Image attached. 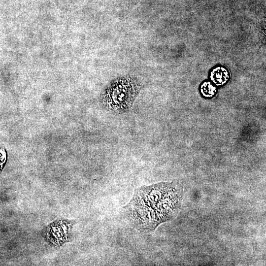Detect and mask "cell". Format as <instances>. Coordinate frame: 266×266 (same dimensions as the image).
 <instances>
[{
    "label": "cell",
    "mask_w": 266,
    "mask_h": 266,
    "mask_svg": "<svg viewBox=\"0 0 266 266\" xmlns=\"http://www.w3.org/2000/svg\"><path fill=\"white\" fill-rule=\"evenodd\" d=\"M141 88L135 79L122 77L113 80L104 91L102 102L109 111L123 113L132 107Z\"/></svg>",
    "instance_id": "cell-1"
},
{
    "label": "cell",
    "mask_w": 266,
    "mask_h": 266,
    "mask_svg": "<svg viewBox=\"0 0 266 266\" xmlns=\"http://www.w3.org/2000/svg\"><path fill=\"white\" fill-rule=\"evenodd\" d=\"M120 214L131 227L140 232H152L160 225L153 208L132 199Z\"/></svg>",
    "instance_id": "cell-2"
},
{
    "label": "cell",
    "mask_w": 266,
    "mask_h": 266,
    "mask_svg": "<svg viewBox=\"0 0 266 266\" xmlns=\"http://www.w3.org/2000/svg\"><path fill=\"white\" fill-rule=\"evenodd\" d=\"M183 197L182 186L175 182L154 208L156 216L160 224L169 221L176 217L181 208Z\"/></svg>",
    "instance_id": "cell-3"
},
{
    "label": "cell",
    "mask_w": 266,
    "mask_h": 266,
    "mask_svg": "<svg viewBox=\"0 0 266 266\" xmlns=\"http://www.w3.org/2000/svg\"><path fill=\"white\" fill-rule=\"evenodd\" d=\"M175 182H162L143 185L134 191L132 200L154 209L157 203L168 192Z\"/></svg>",
    "instance_id": "cell-4"
},
{
    "label": "cell",
    "mask_w": 266,
    "mask_h": 266,
    "mask_svg": "<svg viewBox=\"0 0 266 266\" xmlns=\"http://www.w3.org/2000/svg\"><path fill=\"white\" fill-rule=\"evenodd\" d=\"M62 221L54 223L49 226L46 230L47 237L54 243H62L69 239L71 229L73 225L72 221H64L63 225L60 229Z\"/></svg>",
    "instance_id": "cell-5"
},
{
    "label": "cell",
    "mask_w": 266,
    "mask_h": 266,
    "mask_svg": "<svg viewBox=\"0 0 266 266\" xmlns=\"http://www.w3.org/2000/svg\"><path fill=\"white\" fill-rule=\"evenodd\" d=\"M227 77L228 73L223 68H216L211 73V78L216 84L224 83L227 80Z\"/></svg>",
    "instance_id": "cell-6"
}]
</instances>
